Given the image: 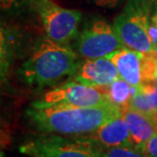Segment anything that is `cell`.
Masks as SVG:
<instances>
[{
  "mask_svg": "<svg viewBox=\"0 0 157 157\" xmlns=\"http://www.w3.org/2000/svg\"><path fill=\"white\" fill-rule=\"evenodd\" d=\"M121 114V109L113 103L96 107H35L31 105L27 110L28 117L40 131L67 136L90 135Z\"/></svg>",
  "mask_w": 157,
  "mask_h": 157,
  "instance_id": "obj_1",
  "label": "cell"
},
{
  "mask_svg": "<svg viewBox=\"0 0 157 157\" xmlns=\"http://www.w3.org/2000/svg\"><path fill=\"white\" fill-rule=\"evenodd\" d=\"M80 62L78 53L67 44L45 38L37 44L31 56L23 63L20 76L29 86L41 89L74 77Z\"/></svg>",
  "mask_w": 157,
  "mask_h": 157,
  "instance_id": "obj_2",
  "label": "cell"
},
{
  "mask_svg": "<svg viewBox=\"0 0 157 157\" xmlns=\"http://www.w3.org/2000/svg\"><path fill=\"white\" fill-rule=\"evenodd\" d=\"M153 9L148 0H128L112 27L125 48L138 52L154 50L149 37V23Z\"/></svg>",
  "mask_w": 157,
  "mask_h": 157,
  "instance_id": "obj_3",
  "label": "cell"
},
{
  "mask_svg": "<svg viewBox=\"0 0 157 157\" xmlns=\"http://www.w3.org/2000/svg\"><path fill=\"white\" fill-rule=\"evenodd\" d=\"M20 151L31 157H100V148L88 137L47 134L28 141Z\"/></svg>",
  "mask_w": 157,
  "mask_h": 157,
  "instance_id": "obj_4",
  "label": "cell"
},
{
  "mask_svg": "<svg viewBox=\"0 0 157 157\" xmlns=\"http://www.w3.org/2000/svg\"><path fill=\"white\" fill-rule=\"evenodd\" d=\"M112 103L106 87H93L76 81L58 85L32 103L35 107L67 106V107H96Z\"/></svg>",
  "mask_w": 157,
  "mask_h": 157,
  "instance_id": "obj_5",
  "label": "cell"
},
{
  "mask_svg": "<svg viewBox=\"0 0 157 157\" xmlns=\"http://www.w3.org/2000/svg\"><path fill=\"white\" fill-rule=\"evenodd\" d=\"M46 38L59 44H67L78 34L82 12L61 7L52 0H35Z\"/></svg>",
  "mask_w": 157,
  "mask_h": 157,
  "instance_id": "obj_6",
  "label": "cell"
},
{
  "mask_svg": "<svg viewBox=\"0 0 157 157\" xmlns=\"http://www.w3.org/2000/svg\"><path fill=\"white\" fill-rule=\"evenodd\" d=\"M124 44L114 32L113 27L102 20L93 21L78 36L76 51L85 59L110 57Z\"/></svg>",
  "mask_w": 157,
  "mask_h": 157,
  "instance_id": "obj_7",
  "label": "cell"
},
{
  "mask_svg": "<svg viewBox=\"0 0 157 157\" xmlns=\"http://www.w3.org/2000/svg\"><path fill=\"white\" fill-rule=\"evenodd\" d=\"M118 78V71L109 57L85 59L73 77L74 81L93 87H106Z\"/></svg>",
  "mask_w": 157,
  "mask_h": 157,
  "instance_id": "obj_8",
  "label": "cell"
},
{
  "mask_svg": "<svg viewBox=\"0 0 157 157\" xmlns=\"http://www.w3.org/2000/svg\"><path fill=\"white\" fill-rule=\"evenodd\" d=\"M87 137L92 140L100 149L133 146L128 125L121 114L108 121Z\"/></svg>",
  "mask_w": 157,
  "mask_h": 157,
  "instance_id": "obj_9",
  "label": "cell"
},
{
  "mask_svg": "<svg viewBox=\"0 0 157 157\" xmlns=\"http://www.w3.org/2000/svg\"><path fill=\"white\" fill-rule=\"evenodd\" d=\"M121 115L128 125L132 145L142 148L157 134V113L149 114L130 106L121 110Z\"/></svg>",
  "mask_w": 157,
  "mask_h": 157,
  "instance_id": "obj_10",
  "label": "cell"
},
{
  "mask_svg": "<svg viewBox=\"0 0 157 157\" xmlns=\"http://www.w3.org/2000/svg\"><path fill=\"white\" fill-rule=\"evenodd\" d=\"M118 71L119 78L124 80L132 87H139L143 84L141 71L142 52L122 48L109 57Z\"/></svg>",
  "mask_w": 157,
  "mask_h": 157,
  "instance_id": "obj_11",
  "label": "cell"
},
{
  "mask_svg": "<svg viewBox=\"0 0 157 157\" xmlns=\"http://www.w3.org/2000/svg\"><path fill=\"white\" fill-rule=\"evenodd\" d=\"M130 107L145 113H157V84L143 83L139 87H134Z\"/></svg>",
  "mask_w": 157,
  "mask_h": 157,
  "instance_id": "obj_12",
  "label": "cell"
},
{
  "mask_svg": "<svg viewBox=\"0 0 157 157\" xmlns=\"http://www.w3.org/2000/svg\"><path fill=\"white\" fill-rule=\"evenodd\" d=\"M133 89L134 87H132L130 84L121 78L106 86V92H107L109 100L121 110L130 106Z\"/></svg>",
  "mask_w": 157,
  "mask_h": 157,
  "instance_id": "obj_13",
  "label": "cell"
},
{
  "mask_svg": "<svg viewBox=\"0 0 157 157\" xmlns=\"http://www.w3.org/2000/svg\"><path fill=\"white\" fill-rule=\"evenodd\" d=\"M141 71L143 83H152L157 81V53L155 50L142 53Z\"/></svg>",
  "mask_w": 157,
  "mask_h": 157,
  "instance_id": "obj_14",
  "label": "cell"
},
{
  "mask_svg": "<svg viewBox=\"0 0 157 157\" xmlns=\"http://www.w3.org/2000/svg\"><path fill=\"white\" fill-rule=\"evenodd\" d=\"M100 157H149L141 148L134 146L100 149Z\"/></svg>",
  "mask_w": 157,
  "mask_h": 157,
  "instance_id": "obj_15",
  "label": "cell"
},
{
  "mask_svg": "<svg viewBox=\"0 0 157 157\" xmlns=\"http://www.w3.org/2000/svg\"><path fill=\"white\" fill-rule=\"evenodd\" d=\"M141 149L149 157H157V134H155Z\"/></svg>",
  "mask_w": 157,
  "mask_h": 157,
  "instance_id": "obj_16",
  "label": "cell"
},
{
  "mask_svg": "<svg viewBox=\"0 0 157 157\" xmlns=\"http://www.w3.org/2000/svg\"><path fill=\"white\" fill-rule=\"evenodd\" d=\"M96 5L101 6V7H108V8H113L115 6L124 1V0H92Z\"/></svg>",
  "mask_w": 157,
  "mask_h": 157,
  "instance_id": "obj_17",
  "label": "cell"
},
{
  "mask_svg": "<svg viewBox=\"0 0 157 157\" xmlns=\"http://www.w3.org/2000/svg\"><path fill=\"white\" fill-rule=\"evenodd\" d=\"M1 4H2V8H4V9H7L9 7H11L10 0H1Z\"/></svg>",
  "mask_w": 157,
  "mask_h": 157,
  "instance_id": "obj_18",
  "label": "cell"
},
{
  "mask_svg": "<svg viewBox=\"0 0 157 157\" xmlns=\"http://www.w3.org/2000/svg\"><path fill=\"white\" fill-rule=\"evenodd\" d=\"M29 1H35V0H10V5L12 6L13 3H24V2H29Z\"/></svg>",
  "mask_w": 157,
  "mask_h": 157,
  "instance_id": "obj_19",
  "label": "cell"
},
{
  "mask_svg": "<svg viewBox=\"0 0 157 157\" xmlns=\"http://www.w3.org/2000/svg\"><path fill=\"white\" fill-rule=\"evenodd\" d=\"M148 2L150 3V5L152 6V9L153 10H155L157 9V0H148ZM153 12V11H152Z\"/></svg>",
  "mask_w": 157,
  "mask_h": 157,
  "instance_id": "obj_20",
  "label": "cell"
},
{
  "mask_svg": "<svg viewBox=\"0 0 157 157\" xmlns=\"http://www.w3.org/2000/svg\"><path fill=\"white\" fill-rule=\"evenodd\" d=\"M154 50H155V52L157 53V45L155 46V48H154Z\"/></svg>",
  "mask_w": 157,
  "mask_h": 157,
  "instance_id": "obj_21",
  "label": "cell"
},
{
  "mask_svg": "<svg viewBox=\"0 0 157 157\" xmlns=\"http://www.w3.org/2000/svg\"><path fill=\"white\" fill-rule=\"evenodd\" d=\"M156 84H157V81H156Z\"/></svg>",
  "mask_w": 157,
  "mask_h": 157,
  "instance_id": "obj_22",
  "label": "cell"
}]
</instances>
